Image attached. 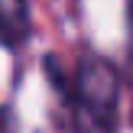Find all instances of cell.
I'll use <instances>...</instances> for the list:
<instances>
[{
    "label": "cell",
    "instance_id": "6da1fadb",
    "mask_svg": "<svg viewBox=\"0 0 133 133\" xmlns=\"http://www.w3.org/2000/svg\"><path fill=\"white\" fill-rule=\"evenodd\" d=\"M71 104L75 133H117V94L120 81L107 58H84L78 68Z\"/></svg>",
    "mask_w": 133,
    "mask_h": 133
},
{
    "label": "cell",
    "instance_id": "7a4b0ae2",
    "mask_svg": "<svg viewBox=\"0 0 133 133\" xmlns=\"http://www.w3.org/2000/svg\"><path fill=\"white\" fill-rule=\"evenodd\" d=\"M29 36L26 0H0V39L6 45H19Z\"/></svg>",
    "mask_w": 133,
    "mask_h": 133
},
{
    "label": "cell",
    "instance_id": "3957f363",
    "mask_svg": "<svg viewBox=\"0 0 133 133\" xmlns=\"http://www.w3.org/2000/svg\"><path fill=\"white\" fill-rule=\"evenodd\" d=\"M0 133H16V127H13V114L6 107H0Z\"/></svg>",
    "mask_w": 133,
    "mask_h": 133
}]
</instances>
